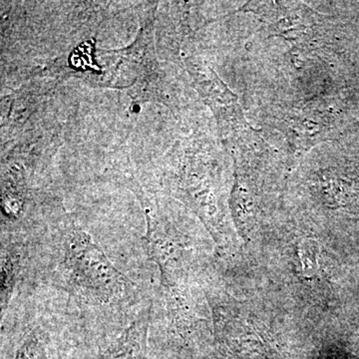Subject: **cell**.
<instances>
[{
  "label": "cell",
  "mask_w": 359,
  "mask_h": 359,
  "mask_svg": "<svg viewBox=\"0 0 359 359\" xmlns=\"http://www.w3.org/2000/svg\"><path fill=\"white\" fill-rule=\"evenodd\" d=\"M65 264L74 283L95 301L110 302L126 289V278L85 231L70 233Z\"/></svg>",
  "instance_id": "6da1fadb"
},
{
  "label": "cell",
  "mask_w": 359,
  "mask_h": 359,
  "mask_svg": "<svg viewBox=\"0 0 359 359\" xmlns=\"http://www.w3.org/2000/svg\"><path fill=\"white\" fill-rule=\"evenodd\" d=\"M150 313L142 316L125 330L121 337L101 354L99 359H148L147 332Z\"/></svg>",
  "instance_id": "7a4b0ae2"
},
{
  "label": "cell",
  "mask_w": 359,
  "mask_h": 359,
  "mask_svg": "<svg viewBox=\"0 0 359 359\" xmlns=\"http://www.w3.org/2000/svg\"><path fill=\"white\" fill-rule=\"evenodd\" d=\"M18 257L13 250L6 252L2 257L1 264V304L2 309L6 306L11 297L16 276L18 271Z\"/></svg>",
  "instance_id": "3957f363"
},
{
  "label": "cell",
  "mask_w": 359,
  "mask_h": 359,
  "mask_svg": "<svg viewBox=\"0 0 359 359\" xmlns=\"http://www.w3.org/2000/svg\"><path fill=\"white\" fill-rule=\"evenodd\" d=\"M15 359H47L44 341L36 332H33L18 349Z\"/></svg>",
  "instance_id": "277c9868"
}]
</instances>
